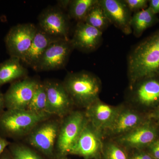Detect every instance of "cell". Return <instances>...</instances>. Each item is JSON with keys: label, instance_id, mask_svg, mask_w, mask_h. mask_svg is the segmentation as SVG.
<instances>
[{"label": "cell", "instance_id": "obj_1", "mask_svg": "<svg viewBox=\"0 0 159 159\" xmlns=\"http://www.w3.org/2000/svg\"><path fill=\"white\" fill-rule=\"evenodd\" d=\"M159 67V30L139 43L127 58L128 85L157 74Z\"/></svg>", "mask_w": 159, "mask_h": 159}, {"label": "cell", "instance_id": "obj_2", "mask_svg": "<svg viewBox=\"0 0 159 159\" xmlns=\"http://www.w3.org/2000/svg\"><path fill=\"white\" fill-rule=\"evenodd\" d=\"M62 84L74 106L85 110L99 99L102 82L99 77L89 71L70 72Z\"/></svg>", "mask_w": 159, "mask_h": 159}, {"label": "cell", "instance_id": "obj_3", "mask_svg": "<svg viewBox=\"0 0 159 159\" xmlns=\"http://www.w3.org/2000/svg\"><path fill=\"white\" fill-rule=\"evenodd\" d=\"M52 117L28 110H7L0 115V136L17 139L26 137L38 123Z\"/></svg>", "mask_w": 159, "mask_h": 159}, {"label": "cell", "instance_id": "obj_4", "mask_svg": "<svg viewBox=\"0 0 159 159\" xmlns=\"http://www.w3.org/2000/svg\"><path fill=\"white\" fill-rule=\"evenodd\" d=\"M125 99V104L142 113L159 108V74L144 77L128 85Z\"/></svg>", "mask_w": 159, "mask_h": 159}, {"label": "cell", "instance_id": "obj_5", "mask_svg": "<svg viewBox=\"0 0 159 159\" xmlns=\"http://www.w3.org/2000/svg\"><path fill=\"white\" fill-rule=\"evenodd\" d=\"M89 122L84 111L73 110L61 119L55 146L57 158L70 155L83 129Z\"/></svg>", "mask_w": 159, "mask_h": 159}, {"label": "cell", "instance_id": "obj_6", "mask_svg": "<svg viewBox=\"0 0 159 159\" xmlns=\"http://www.w3.org/2000/svg\"><path fill=\"white\" fill-rule=\"evenodd\" d=\"M61 120L51 117L40 122L26 137L29 145L46 156L53 157Z\"/></svg>", "mask_w": 159, "mask_h": 159}, {"label": "cell", "instance_id": "obj_7", "mask_svg": "<svg viewBox=\"0 0 159 159\" xmlns=\"http://www.w3.org/2000/svg\"><path fill=\"white\" fill-rule=\"evenodd\" d=\"M120 109L110 125L102 132L103 139L113 140L129 132L148 119L142 113L125 104H120Z\"/></svg>", "mask_w": 159, "mask_h": 159}, {"label": "cell", "instance_id": "obj_8", "mask_svg": "<svg viewBox=\"0 0 159 159\" xmlns=\"http://www.w3.org/2000/svg\"><path fill=\"white\" fill-rule=\"evenodd\" d=\"M37 27L32 23H24L13 26L5 39L7 53L10 57L21 61L29 50L37 31Z\"/></svg>", "mask_w": 159, "mask_h": 159}, {"label": "cell", "instance_id": "obj_9", "mask_svg": "<svg viewBox=\"0 0 159 159\" xmlns=\"http://www.w3.org/2000/svg\"><path fill=\"white\" fill-rule=\"evenodd\" d=\"M158 126L148 117L145 122L134 129L112 140L127 151L145 150L159 138Z\"/></svg>", "mask_w": 159, "mask_h": 159}, {"label": "cell", "instance_id": "obj_10", "mask_svg": "<svg viewBox=\"0 0 159 159\" xmlns=\"http://www.w3.org/2000/svg\"><path fill=\"white\" fill-rule=\"evenodd\" d=\"M43 83L47 95L46 113L61 119L74 110V103L62 82L48 80Z\"/></svg>", "mask_w": 159, "mask_h": 159}, {"label": "cell", "instance_id": "obj_11", "mask_svg": "<svg viewBox=\"0 0 159 159\" xmlns=\"http://www.w3.org/2000/svg\"><path fill=\"white\" fill-rule=\"evenodd\" d=\"M40 81L27 77L12 83L4 94L7 110H27Z\"/></svg>", "mask_w": 159, "mask_h": 159}, {"label": "cell", "instance_id": "obj_12", "mask_svg": "<svg viewBox=\"0 0 159 159\" xmlns=\"http://www.w3.org/2000/svg\"><path fill=\"white\" fill-rule=\"evenodd\" d=\"M74 50L70 39H59L51 43L46 49L34 70L41 72L63 69Z\"/></svg>", "mask_w": 159, "mask_h": 159}, {"label": "cell", "instance_id": "obj_13", "mask_svg": "<svg viewBox=\"0 0 159 159\" xmlns=\"http://www.w3.org/2000/svg\"><path fill=\"white\" fill-rule=\"evenodd\" d=\"M70 19L59 7H49L39 16L38 27L51 36L70 40Z\"/></svg>", "mask_w": 159, "mask_h": 159}, {"label": "cell", "instance_id": "obj_14", "mask_svg": "<svg viewBox=\"0 0 159 159\" xmlns=\"http://www.w3.org/2000/svg\"><path fill=\"white\" fill-rule=\"evenodd\" d=\"M103 142L102 132L89 121L70 155L79 156L84 159H101Z\"/></svg>", "mask_w": 159, "mask_h": 159}, {"label": "cell", "instance_id": "obj_15", "mask_svg": "<svg viewBox=\"0 0 159 159\" xmlns=\"http://www.w3.org/2000/svg\"><path fill=\"white\" fill-rule=\"evenodd\" d=\"M102 32L84 22H77L70 39L74 49L84 53L96 51L102 42Z\"/></svg>", "mask_w": 159, "mask_h": 159}, {"label": "cell", "instance_id": "obj_16", "mask_svg": "<svg viewBox=\"0 0 159 159\" xmlns=\"http://www.w3.org/2000/svg\"><path fill=\"white\" fill-rule=\"evenodd\" d=\"M99 2L111 24L126 35L132 33V12L124 0H99Z\"/></svg>", "mask_w": 159, "mask_h": 159}, {"label": "cell", "instance_id": "obj_17", "mask_svg": "<svg viewBox=\"0 0 159 159\" xmlns=\"http://www.w3.org/2000/svg\"><path fill=\"white\" fill-rule=\"evenodd\" d=\"M120 106L110 105L99 99L86 109L84 112L89 122L102 133L113 121Z\"/></svg>", "mask_w": 159, "mask_h": 159}, {"label": "cell", "instance_id": "obj_18", "mask_svg": "<svg viewBox=\"0 0 159 159\" xmlns=\"http://www.w3.org/2000/svg\"><path fill=\"white\" fill-rule=\"evenodd\" d=\"M59 39H61L51 36L37 27L36 34L22 63L34 70L47 48L51 43Z\"/></svg>", "mask_w": 159, "mask_h": 159}, {"label": "cell", "instance_id": "obj_19", "mask_svg": "<svg viewBox=\"0 0 159 159\" xmlns=\"http://www.w3.org/2000/svg\"><path fill=\"white\" fill-rule=\"evenodd\" d=\"M28 70L21 60L10 57L0 63V87L28 77Z\"/></svg>", "mask_w": 159, "mask_h": 159}, {"label": "cell", "instance_id": "obj_20", "mask_svg": "<svg viewBox=\"0 0 159 159\" xmlns=\"http://www.w3.org/2000/svg\"><path fill=\"white\" fill-rule=\"evenodd\" d=\"M159 19L148 7L136 12L132 16L130 26L132 33L135 37L139 38L148 28L158 22Z\"/></svg>", "mask_w": 159, "mask_h": 159}, {"label": "cell", "instance_id": "obj_21", "mask_svg": "<svg viewBox=\"0 0 159 159\" xmlns=\"http://www.w3.org/2000/svg\"><path fill=\"white\" fill-rule=\"evenodd\" d=\"M98 0H72L69 5V17L77 22H84L87 16Z\"/></svg>", "mask_w": 159, "mask_h": 159}, {"label": "cell", "instance_id": "obj_22", "mask_svg": "<svg viewBox=\"0 0 159 159\" xmlns=\"http://www.w3.org/2000/svg\"><path fill=\"white\" fill-rule=\"evenodd\" d=\"M84 22L102 32L105 31L111 24L99 0L92 7Z\"/></svg>", "mask_w": 159, "mask_h": 159}, {"label": "cell", "instance_id": "obj_23", "mask_svg": "<svg viewBox=\"0 0 159 159\" xmlns=\"http://www.w3.org/2000/svg\"><path fill=\"white\" fill-rule=\"evenodd\" d=\"M101 159H129L128 151L113 140L103 139Z\"/></svg>", "mask_w": 159, "mask_h": 159}, {"label": "cell", "instance_id": "obj_24", "mask_svg": "<svg viewBox=\"0 0 159 159\" xmlns=\"http://www.w3.org/2000/svg\"><path fill=\"white\" fill-rule=\"evenodd\" d=\"M46 106L47 95L45 89L43 82L40 81L27 110L36 113H45Z\"/></svg>", "mask_w": 159, "mask_h": 159}, {"label": "cell", "instance_id": "obj_25", "mask_svg": "<svg viewBox=\"0 0 159 159\" xmlns=\"http://www.w3.org/2000/svg\"><path fill=\"white\" fill-rule=\"evenodd\" d=\"M7 148L13 159H43L35 150L22 143H11Z\"/></svg>", "mask_w": 159, "mask_h": 159}, {"label": "cell", "instance_id": "obj_26", "mask_svg": "<svg viewBox=\"0 0 159 159\" xmlns=\"http://www.w3.org/2000/svg\"><path fill=\"white\" fill-rule=\"evenodd\" d=\"M131 12H136L148 8V0H124Z\"/></svg>", "mask_w": 159, "mask_h": 159}, {"label": "cell", "instance_id": "obj_27", "mask_svg": "<svg viewBox=\"0 0 159 159\" xmlns=\"http://www.w3.org/2000/svg\"><path fill=\"white\" fill-rule=\"evenodd\" d=\"M128 152L129 159H153L145 150H133Z\"/></svg>", "mask_w": 159, "mask_h": 159}, {"label": "cell", "instance_id": "obj_28", "mask_svg": "<svg viewBox=\"0 0 159 159\" xmlns=\"http://www.w3.org/2000/svg\"><path fill=\"white\" fill-rule=\"evenodd\" d=\"M145 150L153 159H159V138L152 143Z\"/></svg>", "mask_w": 159, "mask_h": 159}, {"label": "cell", "instance_id": "obj_29", "mask_svg": "<svg viewBox=\"0 0 159 159\" xmlns=\"http://www.w3.org/2000/svg\"><path fill=\"white\" fill-rule=\"evenodd\" d=\"M148 7L154 14H159V0H150L148 1Z\"/></svg>", "mask_w": 159, "mask_h": 159}, {"label": "cell", "instance_id": "obj_30", "mask_svg": "<svg viewBox=\"0 0 159 159\" xmlns=\"http://www.w3.org/2000/svg\"><path fill=\"white\" fill-rule=\"evenodd\" d=\"M11 142L8 141L6 138L0 136V156L7 149Z\"/></svg>", "mask_w": 159, "mask_h": 159}, {"label": "cell", "instance_id": "obj_31", "mask_svg": "<svg viewBox=\"0 0 159 159\" xmlns=\"http://www.w3.org/2000/svg\"><path fill=\"white\" fill-rule=\"evenodd\" d=\"M148 116L149 119H151L159 126V108L153 111Z\"/></svg>", "mask_w": 159, "mask_h": 159}, {"label": "cell", "instance_id": "obj_32", "mask_svg": "<svg viewBox=\"0 0 159 159\" xmlns=\"http://www.w3.org/2000/svg\"><path fill=\"white\" fill-rule=\"evenodd\" d=\"M6 108L5 105V98L4 94H3L0 90V115H1L5 111Z\"/></svg>", "mask_w": 159, "mask_h": 159}, {"label": "cell", "instance_id": "obj_33", "mask_svg": "<svg viewBox=\"0 0 159 159\" xmlns=\"http://www.w3.org/2000/svg\"><path fill=\"white\" fill-rule=\"evenodd\" d=\"M58 3V7L62 9H68L69 5H70V0H66V1H59Z\"/></svg>", "mask_w": 159, "mask_h": 159}, {"label": "cell", "instance_id": "obj_34", "mask_svg": "<svg viewBox=\"0 0 159 159\" xmlns=\"http://www.w3.org/2000/svg\"><path fill=\"white\" fill-rule=\"evenodd\" d=\"M0 159H13L9 153L8 148H7L0 156Z\"/></svg>", "mask_w": 159, "mask_h": 159}, {"label": "cell", "instance_id": "obj_35", "mask_svg": "<svg viewBox=\"0 0 159 159\" xmlns=\"http://www.w3.org/2000/svg\"><path fill=\"white\" fill-rule=\"evenodd\" d=\"M58 159H69L67 157V156L61 157L58 158Z\"/></svg>", "mask_w": 159, "mask_h": 159}, {"label": "cell", "instance_id": "obj_36", "mask_svg": "<svg viewBox=\"0 0 159 159\" xmlns=\"http://www.w3.org/2000/svg\"><path fill=\"white\" fill-rule=\"evenodd\" d=\"M157 74H159V67L158 69L157 72Z\"/></svg>", "mask_w": 159, "mask_h": 159}]
</instances>
